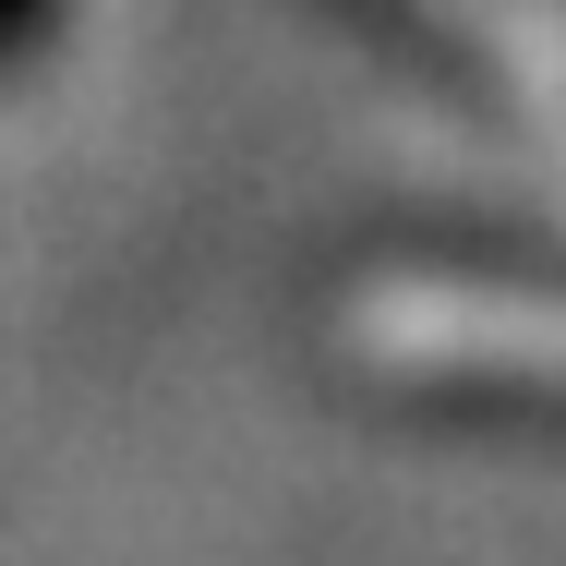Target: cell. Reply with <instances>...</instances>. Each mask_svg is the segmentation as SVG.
I'll use <instances>...</instances> for the list:
<instances>
[{
    "label": "cell",
    "mask_w": 566,
    "mask_h": 566,
    "mask_svg": "<svg viewBox=\"0 0 566 566\" xmlns=\"http://www.w3.org/2000/svg\"><path fill=\"white\" fill-rule=\"evenodd\" d=\"M36 24H49V0H0V61H24V49H36Z\"/></svg>",
    "instance_id": "cell-1"
}]
</instances>
